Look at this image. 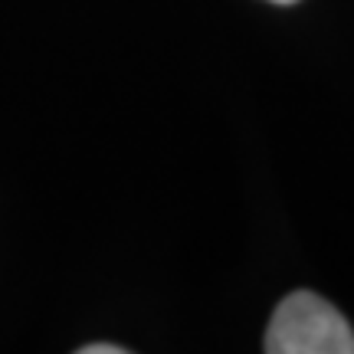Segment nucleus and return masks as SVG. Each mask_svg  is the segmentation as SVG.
Segmentation results:
<instances>
[{
  "label": "nucleus",
  "mask_w": 354,
  "mask_h": 354,
  "mask_svg": "<svg viewBox=\"0 0 354 354\" xmlns=\"http://www.w3.org/2000/svg\"><path fill=\"white\" fill-rule=\"evenodd\" d=\"M79 354H125V348H118V344H86Z\"/></svg>",
  "instance_id": "2"
},
{
  "label": "nucleus",
  "mask_w": 354,
  "mask_h": 354,
  "mask_svg": "<svg viewBox=\"0 0 354 354\" xmlns=\"http://www.w3.org/2000/svg\"><path fill=\"white\" fill-rule=\"evenodd\" d=\"M269 3H299V0H269Z\"/></svg>",
  "instance_id": "3"
},
{
  "label": "nucleus",
  "mask_w": 354,
  "mask_h": 354,
  "mask_svg": "<svg viewBox=\"0 0 354 354\" xmlns=\"http://www.w3.org/2000/svg\"><path fill=\"white\" fill-rule=\"evenodd\" d=\"M269 354H354V331L344 315L315 292H292L266 328Z\"/></svg>",
  "instance_id": "1"
}]
</instances>
